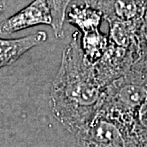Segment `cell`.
<instances>
[{"label": "cell", "mask_w": 147, "mask_h": 147, "mask_svg": "<svg viewBox=\"0 0 147 147\" xmlns=\"http://www.w3.org/2000/svg\"><path fill=\"white\" fill-rule=\"evenodd\" d=\"M80 36V32H74L64 48L50 92L53 116L74 135L87 126L98 113L105 91L94 65L82 51Z\"/></svg>", "instance_id": "6da1fadb"}, {"label": "cell", "mask_w": 147, "mask_h": 147, "mask_svg": "<svg viewBox=\"0 0 147 147\" xmlns=\"http://www.w3.org/2000/svg\"><path fill=\"white\" fill-rule=\"evenodd\" d=\"M147 100V69L133 66L105 88L100 110L120 116L131 124L133 115Z\"/></svg>", "instance_id": "7a4b0ae2"}, {"label": "cell", "mask_w": 147, "mask_h": 147, "mask_svg": "<svg viewBox=\"0 0 147 147\" xmlns=\"http://www.w3.org/2000/svg\"><path fill=\"white\" fill-rule=\"evenodd\" d=\"M74 136L79 147H143L130 123L101 110Z\"/></svg>", "instance_id": "3957f363"}, {"label": "cell", "mask_w": 147, "mask_h": 147, "mask_svg": "<svg viewBox=\"0 0 147 147\" xmlns=\"http://www.w3.org/2000/svg\"><path fill=\"white\" fill-rule=\"evenodd\" d=\"M53 17L45 0H34L10 17L0 23V35L7 36L30 27L50 26Z\"/></svg>", "instance_id": "277c9868"}, {"label": "cell", "mask_w": 147, "mask_h": 147, "mask_svg": "<svg viewBox=\"0 0 147 147\" xmlns=\"http://www.w3.org/2000/svg\"><path fill=\"white\" fill-rule=\"evenodd\" d=\"M94 7L101 11L108 23L120 21L142 26L147 0H97Z\"/></svg>", "instance_id": "5b68a950"}, {"label": "cell", "mask_w": 147, "mask_h": 147, "mask_svg": "<svg viewBox=\"0 0 147 147\" xmlns=\"http://www.w3.org/2000/svg\"><path fill=\"white\" fill-rule=\"evenodd\" d=\"M47 39V34L45 31L36 32L15 39L0 38V69L16 62L24 53L45 42Z\"/></svg>", "instance_id": "8992f818"}, {"label": "cell", "mask_w": 147, "mask_h": 147, "mask_svg": "<svg viewBox=\"0 0 147 147\" xmlns=\"http://www.w3.org/2000/svg\"><path fill=\"white\" fill-rule=\"evenodd\" d=\"M104 16L101 11L94 7L82 3H74L69 7L65 21L78 29L80 34L100 30Z\"/></svg>", "instance_id": "52a82bcc"}, {"label": "cell", "mask_w": 147, "mask_h": 147, "mask_svg": "<svg viewBox=\"0 0 147 147\" xmlns=\"http://www.w3.org/2000/svg\"><path fill=\"white\" fill-rule=\"evenodd\" d=\"M109 43L108 34L100 30L81 34L80 45L85 57L91 63L97 62L105 53Z\"/></svg>", "instance_id": "ba28073f"}, {"label": "cell", "mask_w": 147, "mask_h": 147, "mask_svg": "<svg viewBox=\"0 0 147 147\" xmlns=\"http://www.w3.org/2000/svg\"><path fill=\"white\" fill-rule=\"evenodd\" d=\"M50 9L53 17V27L54 35L61 38L64 34V24L66 12L71 3L75 0H45Z\"/></svg>", "instance_id": "9c48e42d"}, {"label": "cell", "mask_w": 147, "mask_h": 147, "mask_svg": "<svg viewBox=\"0 0 147 147\" xmlns=\"http://www.w3.org/2000/svg\"><path fill=\"white\" fill-rule=\"evenodd\" d=\"M131 126L142 146L147 147V100L133 115Z\"/></svg>", "instance_id": "30bf717a"}, {"label": "cell", "mask_w": 147, "mask_h": 147, "mask_svg": "<svg viewBox=\"0 0 147 147\" xmlns=\"http://www.w3.org/2000/svg\"><path fill=\"white\" fill-rule=\"evenodd\" d=\"M141 42V57L134 66L147 69V10L143 17L142 25L140 30Z\"/></svg>", "instance_id": "8fae6325"}, {"label": "cell", "mask_w": 147, "mask_h": 147, "mask_svg": "<svg viewBox=\"0 0 147 147\" xmlns=\"http://www.w3.org/2000/svg\"><path fill=\"white\" fill-rule=\"evenodd\" d=\"M97 0H75L74 2H77V3H86V4H88V5L92 6V7H94L96 3Z\"/></svg>", "instance_id": "7c38bea8"}, {"label": "cell", "mask_w": 147, "mask_h": 147, "mask_svg": "<svg viewBox=\"0 0 147 147\" xmlns=\"http://www.w3.org/2000/svg\"><path fill=\"white\" fill-rule=\"evenodd\" d=\"M7 2V0H0V6L5 7Z\"/></svg>", "instance_id": "4fadbf2b"}, {"label": "cell", "mask_w": 147, "mask_h": 147, "mask_svg": "<svg viewBox=\"0 0 147 147\" xmlns=\"http://www.w3.org/2000/svg\"><path fill=\"white\" fill-rule=\"evenodd\" d=\"M3 9H4V7H1V6H0V15H1V13L3 12Z\"/></svg>", "instance_id": "5bb4252c"}]
</instances>
